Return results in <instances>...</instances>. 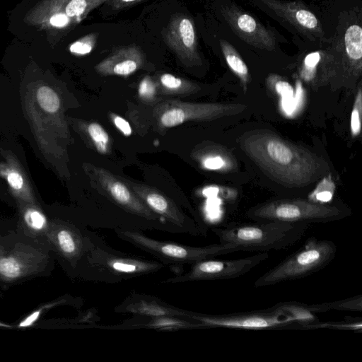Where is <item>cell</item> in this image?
<instances>
[{
    "instance_id": "obj_1",
    "label": "cell",
    "mask_w": 362,
    "mask_h": 362,
    "mask_svg": "<svg viewBox=\"0 0 362 362\" xmlns=\"http://www.w3.org/2000/svg\"><path fill=\"white\" fill-rule=\"evenodd\" d=\"M243 151L272 180L286 187H303L325 175L322 158L266 129L246 132L239 139Z\"/></svg>"
},
{
    "instance_id": "obj_2",
    "label": "cell",
    "mask_w": 362,
    "mask_h": 362,
    "mask_svg": "<svg viewBox=\"0 0 362 362\" xmlns=\"http://www.w3.org/2000/svg\"><path fill=\"white\" fill-rule=\"evenodd\" d=\"M197 321L201 329L218 327L249 330L316 329L320 322L309 305L287 301L264 310L209 315L192 312L188 317Z\"/></svg>"
},
{
    "instance_id": "obj_3",
    "label": "cell",
    "mask_w": 362,
    "mask_h": 362,
    "mask_svg": "<svg viewBox=\"0 0 362 362\" xmlns=\"http://www.w3.org/2000/svg\"><path fill=\"white\" fill-rule=\"evenodd\" d=\"M77 264L78 274L83 279L106 284H117L153 274L165 267L158 260L115 250L109 246L100 235Z\"/></svg>"
},
{
    "instance_id": "obj_4",
    "label": "cell",
    "mask_w": 362,
    "mask_h": 362,
    "mask_svg": "<svg viewBox=\"0 0 362 362\" xmlns=\"http://www.w3.org/2000/svg\"><path fill=\"white\" fill-rule=\"evenodd\" d=\"M308 224L281 221H257L226 228H213L221 243H230L239 251L279 250L291 247L305 233Z\"/></svg>"
},
{
    "instance_id": "obj_5",
    "label": "cell",
    "mask_w": 362,
    "mask_h": 362,
    "mask_svg": "<svg viewBox=\"0 0 362 362\" xmlns=\"http://www.w3.org/2000/svg\"><path fill=\"white\" fill-rule=\"evenodd\" d=\"M114 231L121 240L152 255L165 266L192 265L203 259L239 251L236 246L230 243H220L204 247H192L158 240L145 235L142 231L120 229Z\"/></svg>"
},
{
    "instance_id": "obj_6",
    "label": "cell",
    "mask_w": 362,
    "mask_h": 362,
    "mask_svg": "<svg viewBox=\"0 0 362 362\" xmlns=\"http://www.w3.org/2000/svg\"><path fill=\"white\" fill-rule=\"evenodd\" d=\"M337 250L331 240L310 238L299 250L259 276L254 286H273L308 276L327 267L335 257Z\"/></svg>"
},
{
    "instance_id": "obj_7",
    "label": "cell",
    "mask_w": 362,
    "mask_h": 362,
    "mask_svg": "<svg viewBox=\"0 0 362 362\" xmlns=\"http://www.w3.org/2000/svg\"><path fill=\"white\" fill-rule=\"evenodd\" d=\"M349 214L336 205L320 204L304 199H283L258 205L247 212L256 221H281L293 223H327Z\"/></svg>"
},
{
    "instance_id": "obj_8",
    "label": "cell",
    "mask_w": 362,
    "mask_h": 362,
    "mask_svg": "<svg viewBox=\"0 0 362 362\" xmlns=\"http://www.w3.org/2000/svg\"><path fill=\"white\" fill-rule=\"evenodd\" d=\"M269 258L267 252L236 259H206L190 265L189 269L170 277L162 283L178 284L239 278Z\"/></svg>"
},
{
    "instance_id": "obj_9",
    "label": "cell",
    "mask_w": 362,
    "mask_h": 362,
    "mask_svg": "<svg viewBox=\"0 0 362 362\" xmlns=\"http://www.w3.org/2000/svg\"><path fill=\"white\" fill-rule=\"evenodd\" d=\"M246 108L242 104L189 103L168 100L156 109V118L160 127H173L189 120H211L233 115Z\"/></svg>"
},
{
    "instance_id": "obj_10",
    "label": "cell",
    "mask_w": 362,
    "mask_h": 362,
    "mask_svg": "<svg viewBox=\"0 0 362 362\" xmlns=\"http://www.w3.org/2000/svg\"><path fill=\"white\" fill-rule=\"evenodd\" d=\"M133 192L156 214L191 235H206L195 220L186 215L174 200L158 189L145 185L124 180Z\"/></svg>"
},
{
    "instance_id": "obj_11",
    "label": "cell",
    "mask_w": 362,
    "mask_h": 362,
    "mask_svg": "<svg viewBox=\"0 0 362 362\" xmlns=\"http://www.w3.org/2000/svg\"><path fill=\"white\" fill-rule=\"evenodd\" d=\"M163 38L168 47L185 64L194 65L200 62L194 24L188 16L182 14L173 16Z\"/></svg>"
},
{
    "instance_id": "obj_12",
    "label": "cell",
    "mask_w": 362,
    "mask_h": 362,
    "mask_svg": "<svg viewBox=\"0 0 362 362\" xmlns=\"http://www.w3.org/2000/svg\"><path fill=\"white\" fill-rule=\"evenodd\" d=\"M116 313L132 314L149 317H189L193 311L181 309L168 304L159 298L146 293L132 292L115 307Z\"/></svg>"
},
{
    "instance_id": "obj_13",
    "label": "cell",
    "mask_w": 362,
    "mask_h": 362,
    "mask_svg": "<svg viewBox=\"0 0 362 362\" xmlns=\"http://www.w3.org/2000/svg\"><path fill=\"white\" fill-rule=\"evenodd\" d=\"M145 62L142 50L136 45L117 48L99 62L95 69L104 76H129L141 68Z\"/></svg>"
},
{
    "instance_id": "obj_14",
    "label": "cell",
    "mask_w": 362,
    "mask_h": 362,
    "mask_svg": "<svg viewBox=\"0 0 362 362\" xmlns=\"http://www.w3.org/2000/svg\"><path fill=\"white\" fill-rule=\"evenodd\" d=\"M107 329H150L158 331H176L199 329V323L191 317L177 316L149 317L133 315L132 317L112 325H100Z\"/></svg>"
},
{
    "instance_id": "obj_15",
    "label": "cell",
    "mask_w": 362,
    "mask_h": 362,
    "mask_svg": "<svg viewBox=\"0 0 362 362\" xmlns=\"http://www.w3.org/2000/svg\"><path fill=\"white\" fill-rule=\"evenodd\" d=\"M62 2L54 0H42L30 8L25 20L28 25L49 32L62 30L74 22L62 8Z\"/></svg>"
},
{
    "instance_id": "obj_16",
    "label": "cell",
    "mask_w": 362,
    "mask_h": 362,
    "mask_svg": "<svg viewBox=\"0 0 362 362\" xmlns=\"http://www.w3.org/2000/svg\"><path fill=\"white\" fill-rule=\"evenodd\" d=\"M233 22L238 32L249 39L256 40L258 42H259V39H262L264 44H271L266 31L250 15L245 13L235 14Z\"/></svg>"
},
{
    "instance_id": "obj_17",
    "label": "cell",
    "mask_w": 362,
    "mask_h": 362,
    "mask_svg": "<svg viewBox=\"0 0 362 362\" xmlns=\"http://www.w3.org/2000/svg\"><path fill=\"white\" fill-rule=\"evenodd\" d=\"M107 0H63L62 8L74 22L80 23L88 14Z\"/></svg>"
},
{
    "instance_id": "obj_18",
    "label": "cell",
    "mask_w": 362,
    "mask_h": 362,
    "mask_svg": "<svg viewBox=\"0 0 362 362\" xmlns=\"http://www.w3.org/2000/svg\"><path fill=\"white\" fill-rule=\"evenodd\" d=\"M309 308L317 314L329 310L361 312L362 296L361 294L349 298L319 304H310Z\"/></svg>"
},
{
    "instance_id": "obj_19",
    "label": "cell",
    "mask_w": 362,
    "mask_h": 362,
    "mask_svg": "<svg viewBox=\"0 0 362 362\" xmlns=\"http://www.w3.org/2000/svg\"><path fill=\"white\" fill-rule=\"evenodd\" d=\"M199 157L202 166L208 170H227L233 165L230 156L219 148L204 151Z\"/></svg>"
},
{
    "instance_id": "obj_20",
    "label": "cell",
    "mask_w": 362,
    "mask_h": 362,
    "mask_svg": "<svg viewBox=\"0 0 362 362\" xmlns=\"http://www.w3.org/2000/svg\"><path fill=\"white\" fill-rule=\"evenodd\" d=\"M346 54L353 62H361L362 57V29L358 25L348 28L344 35Z\"/></svg>"
},
{
    "instance_id": "obj_21",
    "label": "cell",
    "mask_w": 362,
    "mask_h": 362,
    "mask_svg": "<svg viewBox=\"0 0 362 362\" xmlns=\"http://www.w3.org/2000/svg\"><path fill=\"white\" fill-rule=\"evenodd\" d=\"M221 47L228 65L239 76L245 86L249 78L248 69L246 64L229 44L226 42H221Z\"/></svg>"
},
{
    "instance_id": "obj_22",
    "label": "cell",
    "mask_w": 362,
    "mask_h": 362,
    "mask_svg": "<svg viewBox=\"0 0 362 362\" xmlns=\"http://www.w3.org/2000/svg\"><path fill=\"white\" fill-rule=\"evenodd\" d=\"M158 82L163 90L171 93L188 92L196 88V86L190 81L168 73L160 74Z\"/></svg>"
},
{
    "instance_id": "obj_23",
    "label": "cell",
    "mask_w": 362,
    "mask_h": 362,
    "mask_svg": "<svg viewBox=\"0 0 362 362\" xmlns=\"http://www.w3.org/2000/svg\"><path fill=\"white\" fill-rule=\"evenodd\" d=\"M37 99L41 107L48 112H57L60 105L58 95L47 86H42L37 90Z\"/></svg>"
},
{
    "instance_id": "obj_24",
    "label": "cell",
    "mask_w": 362,
    "mask_h": 362,
    "mask_svg": "<svg viewBox=\"0 0 362 362\" xmlns=\"http://www.w3.org/2000/svg\"><path fill=\"white\" fill-rule=\"evenodd\" d=\"M98 34L97 33H89L69 45V52L76 56H84L94 49Z\"/></svg>"
},
{
    "instance_id": "obj_25",
    "label": "cell",
    "mask_w": 362,
    "mask_h": 362,
    "mask_svg": "<svg viewBox=\"0 0 362 362\" xmlns=\"http://www.w3.org/2000/svg\"><path fill=\"white\" fill-rule=\"evenodd\" d=\"M88 132L97 149L105 153L109 143V136L103 127L96 122H92L88 126Z\"/></svg>"
},
{
    "instance_id": "obj_26",
    "label": "cell",
    "mask_w": 362,
    "mask_h": 362,
    "mask_svg": "<svg viewBox=\"0 0 362 362\" xmlns=\"http://www.w3.org/2000/svg\"><path fill=\"white\" fill-rule=\"evenodd\" d=\"M317 328H332L344 330H352L361 332L362 329V320L361 318H349L346 319L340 322H319L317 325L316 329Z\"/></svg>"
},
{
    "instance_id": "obj_27",
    "label": "cell",
    "mask_w": 362,
    "mask_h": 362,
    "mask_svg": "<svg viewBox=\"0 0 362 362\" xmlns=\"http://www.w3.org/2000/svg\"><path fill=\"white\" fill-rule=\"evenodd\" d=\"M362 112V93L361 88L358 90L351 115V131L353 136H358L361 132Z\"/></svg>"
},
{
    "instance_id": "obj_28",
    "label": "cell",
    "mask_w": 362,
    "mask_h": 362,
    "mask_svg": "<svg viewBox=\"0 0 362 362\" xmlns=\"http://www.w3.org/2000/svg\"><path fill=\"white\" fill-rule=\"evenodd\" d=\"M296 22L300 26L308 29H315L318 25L315 16L305 9H297L293 13Z\"/></svg>"
},
{
    "instance_id": "obj_29",
    "label": "cell",
    "mask_w": 362,
    "mask_h": 362,
    "mask_svg": "<svg viewBox=\"0 0 362 362\" xmlns=\"http://www.w3.org/2000/svg\"><path fill=\"white\" fill-rule=\"evenodd\" d=\"M21 267L19 264L12 258H3L0 259V273L8 278H15L19 276Z\"/></svg>"
},
{
    "instance_id": "obj_30",
    "label": "cell",
    "mask_w": 362,
    "mask_h": 362,
    "mask_svg": "<svg viewBox=\"0 0 362 362\" xmlns=\"http://www.w3.org/2000/svg\"><path fill=\"white\" fill-rule=\"evenodd\" d=\"M320 59V54L318 52L310 53L305 57L303 71V75L305 78H310Z\"/></svg>"
},
{
    "instance_id": "obj_31",
    "label": "cell",
    "mask_w": 362,
    "mask_h": 362,
    "mask_svg": "<svg viewBox=\"0 0 362 362\" xmlns=\"http://www.w3.org/2000/svg\"><path fill=\"white\" fill-rule=\"evenodd\" d=\"M25 222L31 228L37 230L42 229L45 224V217L38 211L29 210L25 214Z\"/></svg>"
},
{
    "instance_id": "obj_32",
    "label": "cell",
    "mask_w": 362,
    "mask_h": 362,
    "mask_svg": "<svg viewBox=\"0 0 362 362\" xmlns=\"http://www.w3.org/2000/svg\"><path fill=\"white\" fill-rule=\"evenodd\" d=\"M115 127L125 136H130L132 130L129 123L123 117L115 115L112 118Z\"/></svg>"
},
{
    "instance_id": "obj_33",
    "label": "cell",
    "mask_w": 362,
    "mask_h": 362,
    "mask_svg": "<svg viewBox=\"0 0 362 362\" xmlns=\"http://www.w3.org/2000/svg\"><path fill=\"white\" fill-rule=\"evenodd\" d=\"M144 0H107V3L114 9L120 10L132 6Z\"/></svg>"
},
{
    "instance_id": "obj_34",
    "label": "cell",
    "mask_w": 362,
    "mask_h": 362,
    "mask_svg": "<svg viewBox=\"0 0 362 362\" xmlns=\"http://www.w3.org/2000/svg\"><path fill=\"white\" fill-rule=\"evenodd\" d=\"M276 91L284 98H291L293 95V89L291 85L286 81H278L276 85Z\"/></svg>"
},
{
    "instance_id": "obj_35",
    "label": "cell",
    "mask_w": 362,
    "mask_h": 362,
    "mask_svg": "<svg viewBox=\"0 0 362 362\" xmlns=\"http://www.w3.org/2000/svg\"><path fill=\"white\" fill-rule=\"evenodd\" d=\"M7 180L9 185L16 189H19L23 186V177L16 172H11L7 176Z\"/></svg>"
},
{
    "instance_id": "obj_36",
    "label": "cell",
    "mask_w": 362,
    "mask_h": 362,
    "mask_svg": "<svg viewBox=\"0 0 362 362\" xmlns=\"http://www.w3.org/2000/svg\"><path fill=\"white\" fill-rule=\"evenodd\" d=\"M40 314V311L35 312L32 315H30L29 317H28L26 319H25L21 324V327H27L33 324L37 318L38 317Z\"/></svg>"
},
{
    "instance_id": "obj_37",
    "label": "cell",
    "mask_w": 362,
    "mask_h": 362,
    "mask_svg": "<svg viewBox=\"0 0 362 362\" xmlns=\"http://www.w3.org/2000/svg\"><path fill=\"white\" fill-rule=\"evenodd\" d=\"M54 1H56L57 2L62 3L63 0H54Z\"/></svg>"
}]
</instances>
